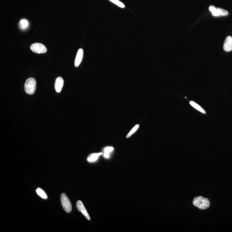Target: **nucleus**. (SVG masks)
<instances>
[{"label": "nucleus", "instance_id": "obj_4", "mask_svg": "<svg viewBox=\"0 0 232 232\" xmlns=\"http://www.w3.org/2000/svg\"><path fill=\"white\" fill-rule=\"evenodd\" d=\"M209 10L214 17L226 16L228 14V11L220 8H217L214 6L211 5L209 7Z\"/></svg>", "mask_w": 232, "mask_h": 232}, {"label": "nucleus", "instance_id": "obj_12", "mask_svg": "<svg viewBox=\"0 0 232 232\" xmlns=\"http://www.w3.org/2000/svg\"><path fill=\"white\" fill-rule=\"evenodd\" d=\"M29 26L28 21L25 19H21L19 22V27L21 29L25 30Z\"/></svg>", "mask_w": 232, "mask_h": 232}, {"label": "nucleus", "instance_id": "obj_13", "mask_svg": "<svg viewBox=\"0 0 232 232\" xmlns=\"http://www.w3.org/2000/svg\"><path fill=\"white\" fill-rule=\"evenodd\" d=\"M113 150V148L112 147H109L105 148L104 150V156L106 158L109 157L110 153Z\"/></svg>", "mask_w": 232, "mask_h": 232}, {"label": "nucleus", "instance_id": "obj_14", "mask_svg": "<svg viewBox=\"0 0 232 232\" xmlns=\"http://www.w3.org/2000/svg\"><path fill=\"white\" fill-rule=\"evenodd\" d=\"M36 192L38 196H40L41 198L44 199H47V196L45 192L41 189L39 188H37L36 190Z\"/></svg>", "mask_w": 232, "mask_h": 232}, {"label": "nucleus", "instance_id": "obj_6", "mask_svg": "<svg viewBox=\"0 0 232 232\" xmlns=\"http://www.w3.org/2000/svg\"><path fill=\"white\" fill-rule=\"evenodd\" d=\"M76 206H77V208H78V210L81 212L82 214L84 216L86 217L87 220H91V217H90V216L89 215L88 212L86 211V208H85L84 205H83L82 202L80 200L78 201L77 202Z\"/></svg>", "mask_w": 232, "mask_h": 232}, {"label": "nucleus", "instance_id": "obj_1", "mask_svg": "<svg viewBox=\"0 0 232 232\" xmlns=\"http://www.w3.org/2000/svg\"><path fill=\"white\" fill-rule=\"evenodd\" d=\"M192 203L196 206L201 210L207 209L210 206V202L206 198H204L201 196L196 197L193 199Z\"/></svg>", "mask_w": 232, "mask_h": 232}, {"label": "nucleus", "instance_id": "obj_10", "mask_svg": "<svg viewBox=\"0 0 232 232\" xmlns=\"http://www.w3.org/2000/svg\"><path fill=\"white\" fill-rule=\"evenodd\" d=\"M102 153H96L92 154L87 159V161L89 162H93L96 161L98 159V157L102 154Z\"/></svg>", "mask_w": 232, "mask_h": 232}, {"label": "nucleus", "instance_id": "obj_3", "mask_svg": "<svg viewBox=\"0 0 232 232\" xmlns=\"http://www.w3.org/2000/svg\"><path fill=\"white\" fill-rule=\"evenodd\" d=\"M61 201L64 210L69 213L72 210V205L70 200L65 193H62L61 196Z\"/></svg>", "mask_w": 232, "mask_h": 232}, {"label": "nucleus", "instance_id": "obj_15", "mask_svg": "<svg viewBox=\"0 0 232 232\" xmlns=\"http://www.w3.org/2000/svg\"><path fill=\"white\" fill-rule=\"evenodd\" d=\"M139 124L136 125L135 126H134V127L132 129H131V131H130V132H129V133L128 134V135H127L126 138H129V137H130V136H131V135H132V134H134V133H135V132H136V131H137V129H139Z\"/></svg>", "mask_w": 232, "mask_h": 232}, {"label": "nucleus", "instance_id": "obj_8", "mask_svg": "<svg viewBox=\"0 0 232 232\" xmlns=\"http://www.w3.org/2000/svg\"><path fill=\"white\" fill-rule=\"evenodd\" d=\"M64 80L62 77H58L56 79L55 83V88L57 93H60L63 86Z\"/></svg>", "mask_w": 232, "mask_h": 232}, {"label": "nucleus", "instance_id": "obj_11", "mask_svg": "<svg viewBox=\"0 0 232 232\" xmlns=\"http://www.w3.org/2000/svg\"><path fill=\"white\" fill-rule=\"evenodd\" d=\"M190 105H191L192 107H193L194 108L196 109L197 110L201 112L202 113H204V114L206 113L205 111L203 108H201V107H200V106L198 105V104H197V103L194 102V101H190Z\"/></svg>", "mask_w": 232, "mask_h": 232}, {"label": "nucleus", "instance_id": "obj_2", "mask_svg": "<svg viewBox=\"0 0 232 232\" xmlns=\"http://www.w3.org/2000/svg\"><path fill=\"white\" fill-rule=\"evenodd\" d=\"M36 88V81L33 78H29L25 81L24 88L26 93L29 95L33 94L35 93Z\"/></svg>", "mask_w": 232, "mask_h": 232}, {"label": "nucleus", "instance_id": "obj_9", "mask_svg": "<svg viewBox=\"0 0 232 232\" xmlns=\"http://www.w3.org/2000/svg\"><path fill=\"white\" fill-rule=\"evenodd\" d=\"M83 51L82 49H80L78 50L75 60V65L76 67L79 66L82 61L83 58Z\"/></svg>", "mask_w": 232, "mask_h": 232}, {"label": "nucleus", "instance_id": "obj_5", "mask_svg": "<svg viewBox=\"0 0 232 232\" xmlns=\"http://www.w3.org/2000/svg\"><path fill=\"white\" fill-rule=\"evenodd\" d=\"M30 49L33 52L38 54L45 53L47 51V49L45 46L39 43H34L31 45Z\"/></svg>", "mask_w": 232, "mask_h": 232}, {"label": "nucleus", "instance_id": "obj_16", "mask_svg": "<svg viewBox=\"0 0 232 232\" xmlns=\"http://www.w3.org/2000/svg\"><path fill=\"white\" fill-rule=\"evenodd\" d=\"M109 1H111L113 3V4H116V5L118 6L119 7H121V8H124L125 7L124 4L123 3L120 1H119V0H109Z\"/></svg>", "mask_w": 232, "mask_h": 232}, {"label": "nucleus", "instance_id": "obj_7", "mask_svg": "<svg viewBox=\"0 0 232 232\" xmlns=\"http://www.w3.org/2000/svg\"><path fill=\"white\" fill-rule=\"evenodd\" d=\"M223 49L227 52L232 51V37L228 36L226 37L223 44Z\"/></svg>", "mask_w": 232, "mask_h": 232}]
</instances>
